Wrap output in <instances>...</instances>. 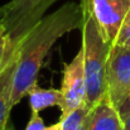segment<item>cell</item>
<instances>
[{"instance_id":"ac0fdd59","label":"cell","mask_w":130,"mask_h":130,"mask_svg":"<svg viewBox=\"0 0 130 130\" xmlns=\"http://www.w3.org/2000/svg\"><path fill=\"white\" fill-rule=\"evenodd\" d=\"M3 17H4V8H3V5H1V6H0V22H1Z\"/></svg>"},{"instance_id":"9a60e30c","label":"cell","mask_w":130,"mask_h":130,"mask_svg":"<svg viewBox=\"0 0 130 130\" xmlns=\"http://www.w3.org/2000/svg\"><path fill=\"white\" fill-rule=\"evenodd\" d=\"M17 44L18 43H9L8 48L5 49V52L0 54V71H1V68L4 67V64L6 63V61H8V58H9V56H10V53H11L13 48H14Z\"/></svg>"},{"instance_id":"277c9868","label":"cell","mask_w":130,"mask_h":130,"mask_svg":"<svg viewBox=\"0 0 130 130\" xmlns=\"http://www.w3.org/2000/svg\"><path fill=\"white\" fill-rule=\"evenodd\" d=\"M130 92V47L114 44L106 67V93L116 109Z\"/></svg>"},{"instance_id":"e0dca14e","label":"cell","mask_w":130,"mask_h":130,"mask_svg":"<svg viewBox=\"0 0 130 130\" xmlns=\"http://www.w3.org/2000/svg\"><path fill=\"white\" fill-rule=\"evenodd\" d=\"M124 121V130H130V116L123 120Z\"/></svg>"},{"instance_id":"8992f818","label":"cell","mask_w":130,"mask_h":130,"mask_svg":"<svg viewBox=\"0 0 130 130\" xmlns=\"http://www.w3.org/2000/svg\"><path fill=\"white\" fill-rule=\"evenodd\" d=\"M102 34L111 44L115 43L119 29L130 9V0H87Z\"/></svg>"},{"instance_id":"5b68a950","label":"cell","mask_w":130,"mask_h":130,"mask_svg":"<svg viewBox=\"0 0 130 130\" xmlns=\"http://www.w3.org/2000/svg\"><path fill=\"white\" fill-rule=\"evenodd\" d=\"M62 102L59 105L61 115L67 114L86 101V73L84 62V49L80 48L78 53L70 63L64 64L63 80L61 86Z\"/></svg>"},{"instance_id":"6da1fadb","label":"cell","mask_w":130,"mask_h":130,"mask_svg":"<svg viewBox=\"0 0 130 130\" xmlns=\"http://www.w3.org/2000/svg\"><path fill=\"white\" fill-rule=\"evenodd\" d=\"M82 23L81 5L66 3L52 14L43 17L20 41L14 78L11 106L14 107L37 84L39 70L51 48L62 36L80 29Z\"/></svg>"},{"instance_id":"ffe728a7","label":"cell","mask_w":130,"mask_h":130,"mask_svg":"<svg viewBox=\"0 0 130 130\" xmlns=\"http://www.w3.org/2000/svg\"><path fill=\"white\" fill-rule=\"evenodd\" d=\"M6 130H14V129H13V125H11V126H10V125H9V126H8V128H6Z\"/></svg>"},{"instance_id":"9c48e42d","label":"cell","mask_w":130,"mask_h":130,"mask_svg":"<svg viewBox=\"0 0 130 130\" xmlns=\"http://www.w3.org/2000/svg\"><path fill=\"white\" fill-rule=\"evenodd\" d=\"M27 96L29 97V105L32 112H41L52 106H58L62 102L61 90L56 88H42L38 84H34L28 91Z\"/></svg>"},{"instance_id":"8fae6325","label":"cell","mask_w":130,"mask_h":130,"mask_svg":"<svg viewBox=\"0 0 130 130\" xmlns=\"http://www.w3.org/2000/svg\"><path fill=\"white\" fill-rule=\"evenodd\" d=\"M129 37H130V9L128 11V14H126V17H125V19H124V22H123V24H121V27H120V29H119L118 37H116L114 44L121 45Z\"/></svg>"},{"instance_id":"3957f363","label":"cell","mask_w":130,"mask_h":130,"mask_svg":"<svg viewBox=\"0 0 130 130\" xmlns=\"http://www.w3.org/2000/svg\"><path fill=\"white\" fill-rule=\"evenodd\" d=\"M56 1L58 0H10L4 4V17L0 25L4 28L9 42L20 43Z\"/></svg>"},{"instance_id":"52a82bcc","label":"cell","mask_w":130,"mask_h":130,"mask_svg":"<svg viewBox=\"0 0 130 130\" xmlns=\"http://www.w3.org/2000/svg\"><path fill=\"white\" fill-rule=\"evenodd\" d=\"M82 130H124V121L119 110L107 93L90 109Z\"/></svg>"},{"instance_id":"4fadbf2b","label":"cell","mask_w":130,"mask_h":130,"mask_svg":"<svg viewBox=\"0 0 130 130\" xmlns=\"http://www.w3.org/2000/svg\"><path fill=\"white\" fill-rule=\"evenodd\" d=\"M119 114L121 116V119H126L128 116H130V92L128 93V96L125 97V100L121 102V105L119 106Z\"/></svg>"},{"instance_id":"7c38bea8","label":"cell","mask_w":130,"mask_h":130,"mask_svg":"<svg viewBox=\"0 0 130 130\" xmlns=\"http://www.w3.org/2000/svg\"><path fill=\"white\" fill-rule=\"evenodd\" d=\"M47 126L44 124L43 119L41 118L39 112H32L30 115V119L25 126L24 130H45Z\"/></svg>"},{"instance_id":"ba28073f","label":"cell","mask_w":130,"mask_h":130,"mask_svg":"<svg viewBox=\"0 0 130 130\" xmlns=\"http://www.w3.org/2000/svg\"><path fill=\"white\" fill-rule=\"evenodd\" d=\"M18 54H19V43L13 48L6 63L0 71V130H6V128L9 126L10 111L13 109L11 96L14 88Z\"/></svg>"},{"instance_id":"2e32d148","label":"cell","mask_w":130,"mask_h":130,"mask_svg":"<svg viewBox=\"0 0 130 130\" xmlns=\"http://www.w3.org/2000/svg\"><path fill=\"white\" fill-rule=\"evenodd\" d=\"M45 130H61L59 121H58V123H56V124H53V125H49V126H47V129H45Z\"/></svg>"},{"instance_id":"7a4b0ae2","label":"cell","mask_w":130,"mask_h":130,"mask_svg":"<svg viewBox=\"0 0 130 130\" xmlns=\"http://www.w3.org/2000/svg\"><path fill=\"white\" fill-rule=\"evenodd\" d=\"M81 47L86 73V104L92 107L106 93V67L112 44L101 32L95 14L87 0H81Z\"/></svg>"},{"instance_id":"30bf717a","label":"cell","mask_w":130,"mask_h":130,"mask_svg":"<svg viewBox=\"0 0 130 130\" xmlns=\"http://www.w3.org/2000/svg\"><path fill=\"white\" fill-rule=\"evenodd\" d=\"M90 109L91 107H88L86 104H84L82 106L67 114L61 115V119H59L61 130H82L85 119H86Z\"/></svg>"},{"instance_id":"d6986e66","label":"cell","mask_w":130,"mask_h":130,"mask_svg":"<svg viewBox=\"0 0 130 130\" xmlns=\"http://www.w3.org/2000/svg\"><path fill=\"white\" fill-rule=\"evenodd\" d=\"M121 45H125V47H130V37L128 38V39H126V41H125V42H124V43L121 44Z\"/></svg>"},{"instance_id":"5bb4252c","label":"cell","mask_w":130,"mask_h":130,"mask_svg":"<svg viewBox=\"0 0 130 130\" xmlns=\"http://www.w3.org/2000/svg\"><path fill=\"white\" fill-rule=\"evenodd\" d=\"M9 43H10V42H9V38H8V36H6L4 28L0 25V54L5 52V49L8 48Z\"/></svg>"}]
</instances>
